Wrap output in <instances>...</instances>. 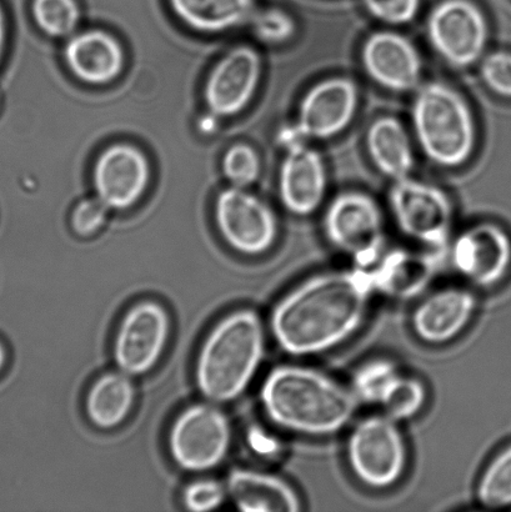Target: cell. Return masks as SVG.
Returning <instances> with one entry per match:
<instances>
[{"label": "cell", "instance_id": "6da1fadb", "mask_svg": "<svg viewBox=\"0 0 511 512\" xmlns=\"http://www.w3.org/2000/svg\"><path fill=\"white\" fill-rule=\"evenodd\" d=\"M374 294L370 269L353 266L313 276L279 301L270 329L285 353L323 354L362 328Z\"/></svg>", "mask_w": 511, "mask_h": 512}, {"label": "cell", "instance_id": "7a4b0ae2", "mask_svg": "<svg viewBox=\"0 0 511 512\" xmlns=\"http://www.w3.org/2000/svg\"><path fill=\"white\" fill-rule=\"evenodd\" d=\"M260 400L279 428L315 438L347 428L359 406L350 388L324 371L303 365L275 368L264 380Z\"/></svg>", "mask_w": 511, "mask_h": 512}, {"label": "cell", "instance_id": "3957f363", "mask_svg": "<svg viewBox=\"0 0 511 512\" xmlns=\"http://www.w3.org/2000/svg\"><path fill=\"white\" fill-rule=\"evenodd\" d=\"M265 334L253 310L225 316L205 339L195 378L200 393L214 403H228L248 388L262 363Z\"/></svg>", "mask_w": 511, "mask_h": 512}, {"label": "cell", "instance_id": "277c9868", "mask_svg": "<svg viewBox=\"0 0 511 512\" xmlns=\"http://www.w3.org/2000/svg\"><path fill=\"white\" fill-rule=\"evenodd\" d=\"M415 137L423 153L445 168L464 164L473 153L475 125L467 102L443 83L419 88L412 107Z\"/></svg>", "mask_w": 511, "mask_h": 512}, {"label": "cell", "instance_id": "5b68a950", "mask_svg": "<svg viewBox=\"0 0 511 512\" xmlns=\"http://www.w3.org/2000/svg\"><path fill=\"white\" fill-rule=\"evenodd\" d=\"M347 461L355 479L373 490H387L402 480L408 446L398 421L385 414L368 416L350 431Z\"/></svg>", "mask_w": 511, "mask_h": 512}, {"label": "cell", "instance_id": "8992f818", "mask_svg": "<svg viewBox=\"0 0 511 512\" xmlns=\"http://www.w3.org/2000/svg\"><path fill=\"white\" fill-rule=\"evenodd\" d=\"M323 227L329 244L354 266L372 269L384 254L382 210L368 195H338L325 212Z\"/></svg>", "mask_w": 511, "mask_h": 512}, {"label": "cell", "instance_id": "52a82bcc", "mask_svg": "<svg viewBox=\"0 0 511 512\" xmlns=\"http://www.w3.org/2000/svg\"><path fill=\"white\" fill-rule=\"evenodd\" d=\"M358 102L359 92L353 80H324L305 94L293 123L280 128L278 144L287 150L342 133L352 122Z\"/></svg>", "mask_w": 511, "mask_h": 512}, {"label": "cell", "instance_id": "ba28073f", "mask_svg": "<svg viewBox=\"0 0 511 512\" xmlns=\"http://www.w3.org/2000/svg\"><path fill=\"white\" fill-rule=\"evenodd\" d=\"M168 441L175 463L199 473L222 463L230 448L232 430L223 411L213 405H194L174 421Z\"/></svg>", "mask_w": 511, "mask_h": 512}, {"label": "cell", "instance_id": "9c48e42d", "mask_svg": "<svg viewBox=\"0 0 511 512\" xmlns=\"http://www.w3.org/2000/svg\"><path fill=\"white\" fill-rule=\"evenodd\" d=\"M389 202L395 223L408 238L432 248L447 244L453 227V208L444 190L405 178L394 182Z\"/></svg>", "mask_w": 511, "mask_h": 512}, {"label": "cell", "instance_id": "30bf717a", "mask_svg": "<svg viewBox=\"0 0 511 512\" xmlns=\"http://www.w3.org/2000/svg\"><path fill=\"white\" fill-rule=\"evenodd\" d=\"M430 44L445 62L468 68L487 47L489 28L482 10L469 0H445L429 15Z\"/></svg>", "mask_w": 511, "mask_h": 512}, {"label": "cell", "instance_id": "8fae6325", "mask_svg": "<svg viewBox=\"0 0 511 512\" xmlns=\"http://www.w3.org/2000/svg\"><path fill=\"white\" fill-rule=\"evenodd\" d=\"M215 220L225 242L245 255L264 254L277 240L272 209L244 188L232 187L219 194Z\"/></svg>", "mask_w": 511, "mask_h": 512}, {"label": "cell", "instance_id": "7c38bea8", "mask_svg": "<svg viewBox=\"0 0 511 512\" xmlns=\"http://www.w3.org/2000/svg\"><path fill=\"white\" fill-rule=\"evenodd\" d=\"M167 310L143 301L125 314L114 340L115 364L128 376L148 373L158 363L169 338Z\"/></svg>", "mask_w": 511, "mask_h": 512}, {"label": "cell", "instance_id": "4fadbf2b", "mask_svg": "<svg viewBox=\"0 0 511 512\" xmlns=\"http://www.w3.org/2000/svg\"><path fill=\"white\" fill-rule=\"evenodd\" d=\"M452 264L457 273L478 288L497 285L511 265V240L498 225L482 223L454 240Z\"/></svg>", "mask_w": 511, "mask_h": 512}, {"label": "cell", "instance_id": "5bb4252c", "mask_svg": "<svg viewBox=\"0 0 511 512\" xmlns=\"http://www.w3.org/2000/svg\"><path fill=\"white\" fill-rule=\"evenodd\" d=\"M262 75V60L250 47H237L219 60L204 88L205 103L218 117L237 115L247 107Z\"/></svg>", "mask_w": 511, "mask_h": 512}, {"label": "cell", "instance_id": "9a60e30c", "mask_svg": "<svg viewBox=\"0 0 511 512\" xmlns=\"http://www.w3.org/2000/svg\"><path fill=\"white\" fill-rule=\"evenodd\" d=\"M149 178L147 157L129 144L112 145L94 165L95 192L109 209L132 207L142 198Z\"/></svg>", "mask_w": 511, "mask_h": 512}, {"label": "cell", "instance_id": "2e32d148", "mask_svg": "<svg viewBox=\"0 0 511 512\" xmlns=\"http://www.w3.org/2000/svg\"><path fill=\"white\" fill-rule=\"evenodd\" d=\"M477 308L472 290L448 286L420 301L413 311L412 329L425 344H448L468 328Z\"/></svg>", "mask_w": 511, "mask_h": 512}, {"label": "cell", "instance_id": "e0dca14e", "mask_svg": "<svg viewBox=\"0 0 511 512\" xmlns=\"http://www.w3.org/2000/svg\"><path fill=\"white\" fill-rule=\"evenodd\" d=\"M362 64L370 79L394 92L418 88L422 77V58L417 48L398 33L370 35L363 45Z\"/></svg>", "mask_w": 511, "mask_h": 512}, {"label": "cell", "instance_id": "ac0fdd59", "mask_svg": "<svg viewBox=\"0 0 511 512\" xmlns=\"http://www.w3.org/2000/svg\"><path fill=\"white\" fill-rule=\"evenodd\" d=\"M327 173L322 157L309 144L287 149L279 174V193L290 213L305 217L322 204Z\"/></svg>", "mask_w": 511, "mask_h": 512}, {"label": "cell", "instance_id": "d6986e66", "mask_svg": "<svg viewBox=\"0 0 511 512\" xmlns=\"http://www.w3.org/2000/svg\"><path fill=\"white\" fill-rule=\"evenodd\" d=\"M375 293L397 300L417 298L437 275L432 256L410 249H393L383 254L370 269Z\"/></svg>", "mask_w": 511, "mask_h": 512}, {"label": "cell", "instance_id": "ffe728a7", "mask_svg": "<svg viewBox=\"0 0 511 512\" xmlns=\"http://www.w3.org/2000/svg\"><path fill=\"white\" fill-rule=\"evenodd\" d=\"M72 73L88 84H108L122 72L124 53L118 40L103 30H90L69 40L64 52Z\"/></svg>", "mask_w": 511, "mask_h": 512}, {"label": "cell", "instance_id": "44dd1931", "mask_svg": "<svg viewBox=\"0 0 511 512\" xmlns=\"http://www.w3.org/2000/svg\"><path fill=\"white\" fill-rule=\"evenodd\" d=\"M228 495L244 512H298L302 500L287 481L253 470L234 471L228 479Z\"/></svg>", "mask_w": 511, "mask_h": 512}, {"label": "cell", "instance_id": "7402d4cb", "mask_svg": "<svg viewBox=\"0 0 511 512\" xmlns=\"http://www.w3.org/2000/svg\"><path fill=\"white\" fill-rule=\"evenodd\" d=\"M177 17L202 33L228 32L250 23L254 0H169Z\"/></svg>", "mask_w": 511, "mask_h": 512}, {"label": "cell", "instance_id": "603a6c76", "mask_svg": "<svg viewBox=\"0 0 511 512\" xmlns=\"http://www.w3.org/2000/svg\"><path fill=\"white\" fill-rule=\"evenodd\" d=\"M367 148L375 167L388 178L394 182L409 178L414 165L412 143L399 120H375L367 133Z\"/></svg>", "mask_w": 511, "mask_h": 512}, {"label": "cell", "instance_id": "cb8c5ba5", "mask_svg": "<svg viewBox=\"0 0 511 512\" xmlns=\"http://www.w3.org/2000/svg\"><path fill=\"white\" fill-rule=\"evenodd\" d=\"M133 401L134 388L127 374H105L90 388L85 410L97 428L108 430L123 423Z\"/></svg>", "mask_w": 511, "mask_h": 512}, {"label": "cell", "instance_id": "d4e9b609", "mask_svg": "<svg viewBox=\"0 0 511 512\" xmlns=\"http://www.w3.org/2000/svg\"><path fill=\"white\" fill-rule=\"evenodd\" d=\"M427 400L428 390L423 381L400 371L384 391L378 406L383 414L400 423L417 416Z\"/></svg>", "mask_w": 511, "mask_h": 512}, {"label": "cell", "instance_id": "484cf974", "mask_svg": "<svg viewBox=\"0 0 511 512\" xmlns=\"http://www.w3.org/2000/svg\"><path fill=\"white\" fill-rule=\"evenodd\" d=\"M477 499L490 510L511 506V446L495 456L480 476Z\"/></svg>", "mask_w": 511, "mask_h": 512}, {"label": "cell", "instance_id": "4316f807", "mask_svg": "<svg viewBox=\"0 0 511 512\" xmlns=\"http://www.w3.org/2000/svg\"><path fill=\"white\" fill-rule=\"evenodd\" d=\"M400 373L397 364L388 359H374L355 371L350 390L359 404L378 406L388 386Z\"/></svg>", "mask_w": 511, "mask_h": 512}, {"label": "cell", "instance_id": "83f0119b", "mask_svg": "<svg viewBox=\"0 0 511 512\" xmlns=\"http://www.w3.org/2000/svg\"><path fill=\"white\" fill-rule=\"evenodd\" d=\"M32 9L38 27L50 37H68L79 23L77 0H34Z\"/></svg>", "mask_w": 511, "mask_h": 512}, {"label": "cell", "instance_id": "f1b7e54d", "mask_svg": "<svg viewBox=\"0 0 511 512\" xmlns=\"http://www.w3.org/2000/svg\"><path fill=\"white\" fill-rule=\"evenodd\" d=\"M223 173L233 187L245 189L259 178V155L247 144L233 145L224 155Z\"/></svg>", "mask_w": 511, "mask_h": 512}, {"label": "cell", "instance_id": "f546056e", "mask_svg": "<svg viewBox=\"0 0 511 512\" xmlns=\"http://www.w3.org/2000/svg\"><path fill=\"white\" fill-rule=\"evenodd\" d=\"M249 24L252 25L257 38L265 43H284L295 33L293 18L280 9H265L255 12Z\"/></svg>", "mask_w": 511, "mask_h": 512}, {"label": "cell", "instance_id": "4dcf8cb0", "mask_svg": "<svg viewBox=\"0 0 511 512\" xmlns=\"http://www.w3.org/2000/svg\"><path fill=\"white\" fill-rule=\"evenodd\" d=\"M365 8L380 22L407 24L417 17L420 0H363Z\"/></svg>", "mask_w": 511, "mask_h": 512}, {"label": "cell", "instance_id": "1f68e13d", "mask_svg": "<svg viewBox=\"0 0 511 512\" xmlns=\"http://www.w3.org/2000/svg\"><path fill=\"white\" fill-rule=\"evenodd\" d=\"M225 490L214 480L195 481L184 490L183 503L190 511L205 512L218 509L224 503Z\"/></svg>", "mask_w": 511, "mask_h": 512}, {"label": "cell", "instance_id": "d6a6232c", "mask_svg": "<svg viewBox=\"0 0 511 512\" xmlns=\"http://www.w3.org/2000/svg\"><path fill=\"white\" fill-rule=\"evenodd\" d=\"M108 207L97 198L85 199L74 208L72 227L80 237H89L103 227L108 218Z\"/></svg>", "mask_w": 511, "mask_h": 512}, {"label": "cell", "instance_id": "836d02e7", "mask_svg": "<svg viewBox=\"0 0 511 512\" xmlns=\"http://www.w3.org/2000/svg\"><path fill=\"white\" fill-rule=\"evenodd\" d=\"M480 72L494 93L511 98V54L498 52L488 55Z\"/></svg>", "mask_w": 511, "mask_h": 512}, {"label": "cell", "instance_id": "e575fe53", "mask_svg": "<svg viewBox=\"0 0 511 512\" xmlns=\"http://www.w3.org/2000/svg\"><path fill=\"white\" fill-rule=\"evenodd\" d=\"M5 44V18L2 8H0V58H2V53Z\"/></svg>", "mask_w": 511, "mask_h": 512}, {"label": "cell", "instance_id": "d590c367", "mask_svg": "<svg viewBox=\"0 0 511 512\" xmlns=\"http://www.w3.org/2000/svg\"><path fill=\"white\" fill-rule=\"evenodd\" d=\"M5 363V351L3 349V346L0 345V370H2Z\"/></svg>", "mask_w": 511, "mask_h": 512}]
</instances>
